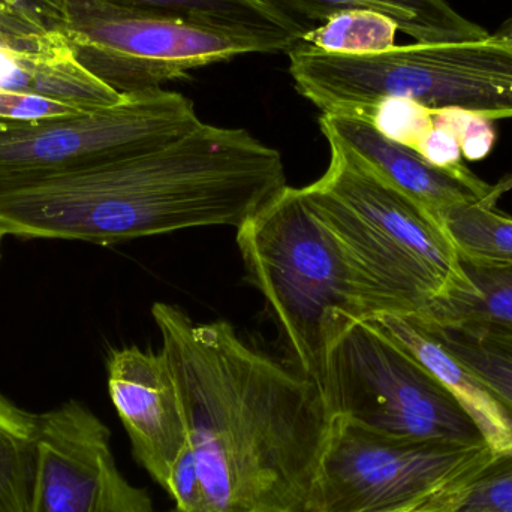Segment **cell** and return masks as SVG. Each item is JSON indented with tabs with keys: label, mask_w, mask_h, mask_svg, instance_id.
Here are the masks:
<instances>
[{
	"label": "cell",
	"mask_w": 512,
	"mask_h": 512,
	"mask_svg": "<svg viewBox=\"0 0 512 512\" xmlns=\"http://www.w3.org/2000/svg\"><path fill=\"white\" fill-rule=\"evenodd\" d=\"M152 316L182 396L200 498L192 512H312L334 417L315 382L225 321Z\"/></svg>",
	"instance_id": "1"
},
{
	"label": "cell",
	"mask_w": 512,
	"mask_h": 512,
	"mask_svg": "<svg viewBox=\"0 0 512 512\" xmlns=\"http://www.w3.org/2000/svg\"><path fill=\"white\" fill-rule=\"evenodd\" d=\"M283 188L277 150L246 129L203 122L129 158L0 177V234L111 246L189 228L237 230Z\"/></svg>",
	"instance_id": "2"
},
{
	"label": "cell",
	"mask_w": 512,
	"mask_h": 512,
	"mask_svg": "<svg viewBox=\"0 0 512 512\" xmlns=\"http://www.w3.org/2000/svg\"><path fill=\"white\" fill-rule=\"evenodd\" d=\"M330 152L324 176L301 191L348 259L366 321L420 316L436 301L471 286L435 216L348 153L336 147Z\"/></svg>",
	"instance_id": "3"
},
{
	"label": "cell",
	"mask_w": 512,
	"mask_h": 512,
	"mask_svg": "<svg viewBox=\"0 0 512 512\" xmlns=\"http://www.w3.org/2000/svg\"><path fill=\"white\" fill-rule=\"evenodd\" d=\"M295 89L322 114L366 120L384 98L430 110L460 108L512 119V17L487 38L394 45L373 54H333L298 41L288 51Z\"/></svg>",
	"instance_id": "4"
},
{
	"label": "cell",
	"mask_w": 512,
	"mask_h": 512,
	"mask_svg": "<svg viewBox=\"0 0 512 512\" xmlns=\"http://www.w3.org/2000/svg\"><path fill=\"white\" fill-rule=\"evenodd\" d=\"M237 245L291 366L321 390L330 349L352 325L366 321L357 277L339 243L301 188L286 186L237 228Z\"/></svg>",
	"instance_id": "5"
},
{
	"label": "cell",
	"mask_w": 512,
	"mask_h": 512,
	"mask_svg": "<svg viewBox=\"0 0 512 512\" xmlns=\"http://www.w3.org/2000/svg\"><path fill=\"white\" fill-rule=\"evenodd\" d=\"M321 393L333 417L391 438L487 445L447 388L366 321L330 349Z\"/></svg>",
	"instance_id": "6"
},
{
	"label": "cell",
	"mask_w": 512,
	"mask_h": 512,
	"mask_svg": "<svg viewBox=\"0 0 512 512\" xmlns=\"http://www.w3.org/2000/svg\"><path fill=\"white\" fill-rule=\"evenodd\" d=\"M78 62L119 93L183 80L194 69L264 53L261 45L126 0H56Z\"/></svg>",
	"instance_id": "7"
},
{
	"label": "cell",
	"mask_w": 512,
	"mask_h": 512,
	"mask_svg": "<svg viewBox=\"0 0 512 512\" xmlns=\"http://www.w3.org/2000/svg\"><path fill=\"white\" fill-rule=\"evenodd\" d=\"M489 445L411 441L334 417L312 512H402L444 498L480 469Z\"/></svg>",
	"instance_id": "8"
},
{
	"label": "cell",
	"mask_w": 512,
	"mask_h": 512,
	"mask_svg": "<svg viewBox=\"0 0 512 512\" xmlns=\"http://www.w3.org/2000/svg\"><path fill=\"white\" fill-rule=\"evenodd\" d=\"M194 102L171 90L41 120L0 117V177L105 164L165 146L201 125Z\"/></svg>",
	"instance_id": "9"
},
{
	"label": "cell",
	"mask_w": 512,
	"mask_h": 512,
	"mask_svg": "<svg viewBox=\"0 0 512 512\" xmlns=\"http://www.w3.org/2000/svg\"><path fill=\"white\" fill-rule=\"evenodd\" d=\"M30 512H155L120 472L111 432L80 400L41 414L38 475Z\"/></svg>",
	"instance_id": "10"
},
{
	"label": "cell",
	"mask_w": 512,
	"mask_h": 512,
	"mask_svg": "<svg viewBox=\"0 0 512 512\" xmlns=\"http://www.w3.org/2000/svg\"><path fill=\"white\" fill-rule=\"evenodd\" d=\"M107 370L108 393L132 454L167 492L174 466L189 447L185 408L167 357L128 346L111 352Z\"/></svg>",
	"instance_id": "11"
},
{
	"label": "cell",
	"mask_w": 512,
	"mask_h": 512,
	"mask_svg": "<svg viewBox=\"0 0 512 512\" xmlns=\"http://www.w3.org/2000/svg\"><path fill=\"white\" fill-rule=\"evenodd\" d=\"M319 128L328 146L351 155L379 179L420 204L439 222L451 207L483 201L492 188L465 164L436 167L415 150L382 137L364 120L322 114Z\"/></svg>",
	"instance_id": "12"
},
{
	"label": "cell",
	"mask_w": 512,
	"mask_h": 512,
	"mask_svg": "<svg viewBox=\"0 0 512 512\" xmlns=\"http://www.w3.org/2000/svg\"><path fill=\"white\" fill-rule=\"evenodd\" d=\"M373 328L396 343L468 412L495 453L512 451V418L496 397L456 360L415 316L382 315L367 319Z\"/></svg>",
	"instance_id": "13"
},
{
	"label": "cell",
	"mask_w": 512,
	"mask_h": 512,
	"mask_svg": "<svg viewBox=\"0 0 512 512\" xmlns=\"http://www.w3.org/2000/svg\"><path fill=\"white\" fill-rule=\"evenodd\" d=\"M298 29L319 26L346 11H372L390 18L421 44H456L487 38L489 32L468 20L447 0H256Z\"/></svg>",
	"instance_id": "14"
},
{
	"label": "cell",
	"mask_w": 512,
	"mask_h": 512,
	"mask_svg": "<svg viewBox=\"0 0 512 512\" xmlns=\"http://www.w3.org/2000/svg\"><path fill=\"white\" fill-rule=\"evenodd\" d=\"M0 90L33 93L84 111L123 99L78 62L68 39L41 51L0 48Z\"/></svg>",
	"instance_id": "15"
},
{
	"label": "cell",
	"mask_w": 512,
	"mask_h": 512,
	"mask_svg": "<svg viewBox=\"0 0 512 512\" xmlns=\"http://www.w3.org/2000/svg\"><path fill=\"white\" fill-rule=\"evenodd\" d=\"M207 29L249 39L264 53H288L303 30L256 0H126Z\"/></svg>",
	"instance_id": "16"
},
{
	"label": "cell",
	"mask_w": 512,
	"mask_h": 512,
	"mask_svg": "<svg viewBox=\"0 0 512 512\" xmlns=\"http://www.w3.org/2000/svg\"><path fill=\"white\" fill-rule=\"evenodd\" d=\"M418 321L496 397L512 418V327L433 325Z\"/></svg>",
	"instance_id": "17"
},
{
	"label": "cell",
	"mask_w": 512,
	"mask_h": 512,
	"mask_svg": "<svg viewBox=\"0 0 512 512\" xmlns=\"http://www.w3.org/2000/svg\"><path fill=\"white\" fill-rule=\"evenodd\" d=\"M41 414L0 391V512L32 511L39 462Z\"/></svg>",
	"instance_id": "18"
},
{
	"label": "cell",
	"mask_w": 512,
	"mask_h": 512,
	"mask_svg": "<svg viewBox=\"0 0 512 512\" xmlns=\"http://www.w3.org/2000/svg\"><path fill=\"white\" fill-rule=\"evenodd\" d=\"M462 265L471 286L436 301L417 318L433 325L512 327V267L463 261Z\"/></svg>",
	"instance_id": "19"
},
{
	"label": "cell",
	"mask_w": 512,
	"mask_h": 512,
	"mask_svg": "<svg viewBox=\"0 0 512 512\" xmlns=\"http://www.w3.org/2000/svg\"><path fill=\"white\" fill-rule=\"evenodd\" d=\"M460 261L512 267V218L483 203L451 207L441 219Z\"/></svg>",
	"instance_id": "20"
},
{
	"label": "cell",
	"mask_w": 512,
	"mask_h": 512,
	"mask_svg": "<svg viewBox=\"0 0 512 512\" xmlns=\"http://www.w3.org/2000/svg\"><path fill=\"white\" fill-rule=\"evenodd\" d=\"M399 27L372 11H346L307 30L300 42L325 53L373 54L393 48Z\"/></svg>",
	"instance_id": "21"
},
{
	"label": "cell",
	"mask_w": 512,
	"mask_h": 512,
	"mask_svg": "<svg viewBox=\"0 0 512 512\" xmlns=\"http://www.w3.org/2000/svg\"><path fill=\"white\" fill-rule=\"evenodd\" d=\"M441 512H512V451L495 453L439 499Z\"/></svg>",
	"instance_id": "22"
},
{
	"label": "cell",
	"mask_w": 512,
	"mask_h": 512,
	"mask_svg": "<svg viewBox=\"0 0 512 512\" xmlns=\"http://www.w3.org/2000/svg\"><path fill=\"white\" fill-rule=\"evenodd\" d=\"M364 122L382 137L417 152L433 129V110L409 98H384L373 105Z\"/></svg>",
	"instance_id": "23"
},
{
	"label": "cell",
	"mask_w": 512,
	"mask_h": 512,
	"mask_svg": "<svg viewBox=\"0 0 512 512\" xmlns=\"http://www.w3.org/2000/svg\"><path fill=\"white\" fill-rule=\"evenodd\" d=\"M433 125L450 132L462 150L466 161H483L496 143L493 120L460 108L433 110Z\"/></svg>",
	"instance_id": "24"
},
{
	"label": "cell",
	"mask_w": 512,
	"mask_h": 512,
	"mask_svg": "<svg viewBox=\"0 0 512 512\" xmlns=\"http://www.w3.org/2000/svg\"><path fill=\"white\" fill-rule=\"evenodd\" d=\"M84 110L56 99L33 93L0 90V117L9 120H41L51 117L71 116Z\"/></svg>",
	"instance_id": "25"
},
{
	"label": "cell",
	"mask_w": 512,
	"mask_h": 512,
	"mask_svg": "<svg viewBox=\"0 0 512 512\" xmlns=\"http://www.w3.org/2000/svg\"><path fill=\"white\" fill-rule=\"evenodd\" d=\"M417 153L436 167L453 168L463 164L462 150L456 138L438 126H433Z\"/></svg>",
	"instance_id": "26"
},
{
	"label": "cell",
	"mask_w": 512,
	"mask_h": 512,
	"mask_svg": "<svg viewBox=\"0 0 512 512\" xmlns=\"http://www.w3.org/2000/svg\"><path fill=\"white\" fill-rule=\"evenodd\" d=\"M9 2L20 9H24V11L39 15V17L47 20L48 23L53 24V26L62 27L56 0H9Z\"/></svg>",
	"instance_id": "27"
},
{
	"label": "cell",
	"mask_w": 512,
	"mask_h": 512,
	"mask_svg": "<svg viewBox=\"0 0 512 512\" xmlns=\"http://www.w3.org/2000/svg\"><path fill=\"white\" fill-rule=\"evenodd\" d=\"M511 191L512 174H508V176H504L502 179H499L495 185H492L489 195H487V198H484L483 201H480V203H483L484 206H489L493 207V209H496V204H498V201L501 200V198L504 197L507 192Z\"/></svg>",
	"instance_id": "28"
},
{
	"label": "cell",
	"mask_w": 512,
	"mask_h": 512,
	"mask_svg": "<svg viewBox=\"0 0 512 512\" xmlns=\"http://www.w3.org/2000/svg\"><path fill=\"white\" fill-rule=\"evenodd\" d=\"M402 512H441L439 510V501L433 502V504L426 505V507L417 508V510H409Z\"/></svg>",
	"instance_id": "29"
},
{
	"label": "cell",
	"mask_w": 512,
	"mask_h": 512,
	"mask_svg": "<svg viewBox=\"0 0 512 512\" xmlns=\"http://www.w3.org/2000/svg\"><path fill=\"white\" fill-rule=\"evenodd\" d=\"M2 240H3V236H2V234H0V258H2Z\"/></svg>",
	"instance_id": "30"
},
{
	"label": "cell",
	"mask_w": 512,
	"mask_h": 512,
	"mask_svg": "<svg viewBox=\"0 0 512 512\" xmlns=\"http://www.w3.org/2000/svg\"><path fill=\"white\" fill-rule=\"evenodd\" d=\"M5 2L11 3V2H9V0H5ZM11 5H12V3H11ZM14 6H15V5H14ZM17 8H18V6H17Z\"/></svg>",
	"instance_id": "31"
}]
</instances>
